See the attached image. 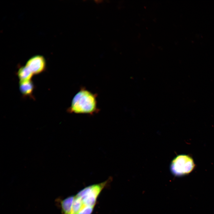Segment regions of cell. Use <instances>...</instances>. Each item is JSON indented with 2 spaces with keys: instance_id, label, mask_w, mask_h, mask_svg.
<instances>
[{
  "instance_id": "4",
  "label": "cell",
  "mask_w": 214,
  "mask_h": 214,
  "mask_svg": "<svg viewBox=\"0 0 214 214\" xmlns=\"http://www.w3.org/2000/svg\"><path fill=\"white\" fill-rule=\"evenodd\" d=\"M25 66L33 74H38L45 70V60L42 56L36 55L31 58L27 61Z\"/></svg>"
},
{
  "instance_id": "6",
  "label": "cell",
  "mask_w": 214,
  "mask_h": 214,
  "mask_svg": "<svg viewBox=\"0 0 214 214\" xmlns=\"http://www.w3.org/2000/svg\"><path fill=\"white\" fill-rule=\"evenodd\" d=\"M17 74L20 81L31 80V79L34 75L26 66L20 68Z\"/></svg>"
},
{
  "instance_id": "2",
  "label": "cell",
  "mask_w": 214,
  "mask_h": 214,
  "mask_svg": "<svg viewBox=\"0 0 214 214\" xmlns=\"http://www.w3.org/2000/svg\"><path fill=\"white\" fill-rule=\"evenodd\" d=\"M111 180L110 178L102 182L88 186L77 193L75 195L81 199L83 209L87 207H95L100 193Z\"/></svg>"
},
{
  "instance_id": "1",
  "label": "cell",
  "mask_w": 214,
  "mask_h": 214,
  "mask_svg": "<svg viewBox=\"0 0 214 214\" xmlns=\"http://www.w3.org/2000/svg\"><path fill=\"white\" fill-rule=\"evenodd\" d=\"M97 94L81 88L74 97L67 111L70 113L90 115L97 113L100 110L97 107Z\"/></svg>"
},
{
  "instance_id": "5",
  "label": "cell",
  "mask_w": 214,
  "mask_h": 214,
  "mask_svg": "<svg viewBox=\"0 0 214 214\" xmlns=\"http://www.w3.org/2000/svg\"><path fill=\"white\" fill-rule=\"evenodd\" d=\"M34 88V85L31 80L20 81L19 89L23 95L25 96L31 95Z\"/></svg>"
},
{
  "instance_id": "3",
  "label": "cell",
  "mask_w": 214,
  "mask_h": 214,
  "mask_svg": "<svg viewBox=\"0 0 214 214\" xmlns=\"http://www.w3.org/2000/svg\"><path fill=\"white\" fill-rule=\"evenodd\" d=\"M195 166L193 159L185 155H178L172 161L170 166L171 173L176 176H181L191 172Z\"/></svg>"
}]
</instances>
